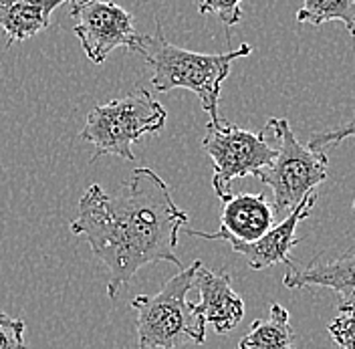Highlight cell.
<instances>
[{
    "label": "cell",
    "mask_w": 355,
    "mask_h": 349,
    "mask_svg": "<svg viewBox=\"0 0 355 349\" xmlns=\"http://www.w3.org/2000/svg\"><path fill=\"white\" fill-rule=\"evenodd\" d=\"M188 214L178 208L168 184L150 168H137L130 182L107 194L99 184H91L79 198V212L69 230L87 240L91 253L107 269V295L115 299L139 269L152 262H172L178 235Z\"/></svg>",
    "instance_id": "6da1fadb"
},
{
    "label": "cell",
    "mask_w": 355,
    "mask_h": 349,
    "mask_svg": "<svg viewBox=\"0 0 355 349\" xmlns=\"http://www.w3.org/2000/svg\"><path fill=\"white\" fill-rule=\"evenodd\" d=\"M130 51L141 55L152 69V87L157 93L172 89H188L200 99L202 110L210 115V121L220 119L222 83L230 75V67L236 59L252 53L250 44L243 43L228 53H196L170 43L164 37L159 22L155 21V35H137Z\"/></svg>",
    "instance_id": "7a4b0ae2"
},
{
    "label": "cell",
    "mask_w": 355,
    "mask_h": 349,
    "mask_svg": "<svg viewBox=\"0 0 355 349\" xmlns=\"http://www.w3.org/2000/svg\"><path fill=\"white\" fill-rule=\"evenodd\" d=\"M198 264L200 261H194L190 266H182L155 295H137L133 299L139 349H178L188 341L198 346L206 341V323L196 311V303L188 301Z\"/></svg>",
    "instance_id": "3957f363"
},
{
    "label": "cell",
    "mask_w": 355,
    "mask_h": 349,
    "mask_svg": "<svg viewBox=\"0 0 355 349\" xmlns=\"http://www.w3.org/2000/svg\"><path fill=\"white\" fill-rule=\"evenodd\" d=\"M166 119L168 111L162 103L155 101L150 91L139 87L125 97L93 108L79 137L95 146L91 162L101 155H117L133 162V144L144 135L164 130Z\"/></svg>",
    "instance_id": "277c9868"
},
{
    "label": "cell",
    "mask_w": 355,
    "mask_h": 349,
    "mask_svg": "<svg viewBox=\"0 0 355 349\" xmlns=\"http://www.w3.org/2000/svg\"><path fill=\"white\" fill-rule=\"evenodd\" d=\"M266 130L275 131L277 155L270 166L263 168L257 178L272 190L275 216L288 214L305 198L327 180L329 158L325 150H311L303 146L287 119L270 117Z\"/></svg>",
    "instance_id": "5b68a950"
},
{
    "label": "cell",
    "mask_w": 355,
    "mask_h": 349,
    "mask_svg": "<svg viewBox=\"0 0 355 349\" xmlns=\"http://www.w3.org/2000/svg\"><path fill=\"white\" fill-rule=\"evenodd\" d=\"M202 148L214 164L212 188L220 200L232 194L230 186L234 180L257 176L263 168L270 166L277 155V148L266 139V128L252 133L226 119L208 121Z\"/></svg>",
    "instance_id": "8992f818"
},
{
    "label": "cell",
    "mask_w": 355,
    "mask_h": 349,
    "mask_svg": "<svg viewBox=\"0 0 355 349\" xmlns=\"http://www.w3.org/2000/svg\"><path fill=\"white\" fill-rule=\"evenodd\" d=\"M73 33L91 63L101 65L119 46L137 39L133 17L111 0H71Z\"/></svg>",
    "instance_id": "52a82bcc"
},
{
    "label": "cell",
    "mask_w": 355,
    "mask_h": 349,
    "mask_svg": "<svg viewBox=\"0 0 355 349\" xmlns=\"http://www.w3.org/2000/svg\"><path fill=\"white\" fill-rule=\"evenodd\" d=\"M275 226V210L265 194H230L222 200L220 228L202 232L186 228L190 237L224 240L228 244H248L259 240Z\"/></svg>",
    "instance_id": "ba28073f"
},
{
    "label": "cell",
    "mask_w": 355,
    "mask_h": 349,
    "mask_svg": "<svg viewBox=\"0 0 355 349\" xmlns=\"http://www.w3.org/2000/svg\"><path fill=\"white\" fill-rule=\"evenodd\" d=\"M283 284L287 289H331L339 299V309H355V250H343L337 255L319 253L303 266L291 262L287 264Z\"/></svg>",
    "instance_id": "9c48e42d"
},
{
    "label": "cell",
    "mask_w": 355,
    "mask_h": 349,
    "mask_svg": "<svg viewBox=\"0 0 355 349\" xmlns=\"http://www.w3.org/2000/svg\"><path fill=\"white\" fill-rule=\"evenodd\" d=\"M194 287L200 295L196 311L204 323H210L218 335H226L243 321L244 301L232 289V277L228 273L216 275L200 261L194 275Z\"/></svg>",
    "instance_id": "30bf717a"
},
{
    "label": "cell",
    "mask_w": 355,
    "mask_h": 349,
    "mask_svg": "<svg viewBox=\"0 0 355 349\" xmlns=\"http://www.w3.org/2000/svg\"><path fill=\"white\" fill-rule=\"evenodd\" d=\"M317 204V194L313 192L305 198L295 210H291L287 219L275 224L268 232L248 244H230L234 253L246 259L252 271H265L272 264H291V250L301 242L297 239V226L313 212Z\"/></svg>",
    "instance_id": "8fae6325"
},
{
    "label": "cell",
    "mask_w": 355,
    "mask_h": 349,
    "mask_svg": "<svg viewBox=\"0 0 355 349\" xmlns=\"http://www.w3.org/2000/svg\"><path fill=\"white\" fill-rule=\"evenodd\" d=\"M71 0H0V28L6 46L33 39L51 24V15Z\"/></svg>",
    "instance_id": "7c38bea8"
},
{
    "label": "cell",
    "mask_w": 355,
    "mask_h": 349,
    "mask_svg": "<svg viewBox=\"0 0 355 349\" xmlns=\"http://www.w3.org/2000/svg\"><path fill=\"white\" fill-rule=\"evenodd\" d=\"M295 333L291 315L283 305L272 303L266 319H257L239 341V349H291Z\"/></svg>",
    "instance_id": "4fadbf2b"
},
{
    "label": "cell",
    "mask_w": 355,
    "mask_h": 349,
    "mask_svg": "<svg viewBox=\"0 0 355 349\" xmlns=\"http://www.w3.org/2000/svg\"><path fill=\"white\" fill-rule=\"evenodd\" d=\"M339 21L355 37V0H303L297 12V22L321 26L325 22Z\"/></svg>",
    "instance_id": "5bb4252c"
},
{
    "label": "cell",
    "mask_w": 355,
    "mask_h": 349,
    "mask_svg": "<svg viewBox=\"0 0 355 349\" xmlns=\"http://www.w3.org/2000/svg\"><path fill=\"white\" fill-rule=\"evenodd\" d=\"M243 0H198V12L208 17L214 15L224 26H234L243 21V10H241Z\"/></svg>",
    "instance_id": "9a60e30c"
},
{
    "label": "cell",
    "mask_w": 355,
    "mask_h": 349,
    "mask_svg": "<svg viewBox=\"0 0 355 349\" xmlns=\"http://www.w3.org/2000/svg\"><path fill=\"white\" fill-rule=\"evenodd\" d=\"M329 335L339 349H355V309H339V317L329 323Z\"/></svg>",
    "instance_id": "2e32d148"
},
{
    "label": "cell",
    "mask_w": 355,
    "mask_h": 349,
    "mask_svg": "<svg viewBox=\"0 0 355 349\" xmlns=\"http://www.w3.org/2000/svg\"><path fill=\"white\" fill-rule=\"evenodd\" d=\"M26 323L21 317H10L0 311V349H26Z\"/></svg>",
    "instance_id": "e0dca14e"
},
{
    "label": "cell",
    "mask_w": 355,
    "mask_h": 349,
    "mask_svg": "<svg viewBox=\"0 0 355 349\" xmlns=\"http://www.w3.org/2000/svg\"><path fill=\"white\" fill-rule=\"evenodd\" d=\"M349 137H355V121L343 124L341 128H333V130L313 133L309 144H307V148H311V150H325L327 146L341 144L343 139H349Z\"/></svg>",
    "instance_id": "ac0fdd59"
},
{
    "label": "cell",
    "mask_w": 355,
    "mask_h": 349,
    "mask_svg": "<svg viewBox=\"0 0 355 349\" xmlns=\"http://www.w3.org/2000/svg\"><path fill=\"white\" fill-rule=\"evenodd\" d=\"M354 210H355V200H354Z\"/></svg>",
    "instance_id": "d6986e66"
},
{
    "label": "cell",
    "mask_w": 355,
    "mask_h": 349,
    "mask_svg": "<svg viewBox=\"0 0 355 349\" xmlns=\"http://www.w3.org/2000/svg\"><path fill=\"white\" fill-rule=\"evenodd\" d=\"M291 349H295V348H291Z\"/></svg>",
    "instance_id": "ffe728a7"
}]
</instances>
